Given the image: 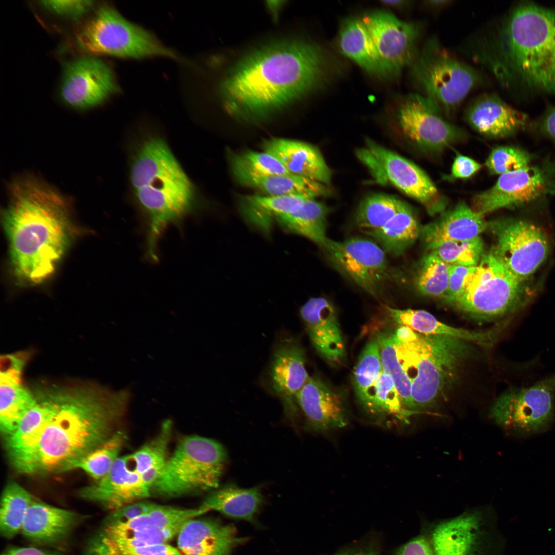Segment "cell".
Returning a JSON list of instances; mask_svg holds the SVG:
<instances>
[{
    "mask_svg": "<svg viewBox=\"0 0 555 555\" xmlns=\"http://www.w3.org/2000/svg\"><path fill=\"white\" fill-rule=\"evenodd\" d=\"M128 396L87 384L40 392L15 432L5 438L11 465L31 475L70 470L118 430Z\"/></svg>",
    "mask_w": 555,
    "mask_h": 555,
    "instance_id": "6da1fadb",
    "label": "cell"
},
{
    "mask_svg": "<svg viewBox=\"0 0 555 555\" xmlns=\"http://www.w3.org/2000/svg\"><path fill=\"white\" fill-rule=\"evenodd\" d=\"M3 214L12 274L20 284H42L54 273L72 239L70 205L52 187L27 176L9 186Z\"/></svg>",
    "mask_w": 555,
    "mask_h": 555,
    "instance_id": "7a4b0ae2",
    "label": "cell"
},
{
    "mask_svg": "<svg viewBox=\"0 0 555 555\" xmlns=\"http://www.w3.org/2000/svg\"><path fill=\"white\" fill-rule=\"evenodd\" d=\"M324 62L321 50L308 42L271 45L240 60L221 82L220 94L231 114L263 117L312 90Z\"/></svg>",
    "mask_w": 555,
    "mask_h": 555,
    "instance_id": "3957f363",
    "label": "cell"
},
{
    "mask_svg": "<svg viewBox=\"0 0 555 555\" xmlns=\"http://www.w3.org/2000/svg\"><path fill=\"white\" fill-rule=\"evenodd\" d=\"M489 63L504 84L555 95V8L516 5L503 21Z\"/></svg>",
    "mask_w": 555,
    "mask_h": 555,
    "instance_id": "277c9868",
    "label": "cell"
},
{
    "mask_svg": "<svg viewBox=\"0 0 555 555\" xmlns=\"http://www.w3.org/2000/svg\"><path fill=\"white\" fill-rule=\"evenodd\" d=\"M135 194L147 220V250L155 252L168 226L180 223L192 209V184L163 140L142 145L131 171Z\"/></svg>",
    "mask_w": 555,
    "mask_h": 555,
    "instance_id": "5b68a950",
    "label": "cell"
},
{
    "mask_svg": "<svg viewBox=\"0 0 555 555\" xmlns=\"http://www.w3.org/2000/svg\"><path fill=\"white\" fill-rule=\"evenodd\" d=\"M393 341L397 356L411 384L415 410L431 406L452 382L469 353L470 342L417 332L412 340Z\"/></svg>",
    "mask_w": 555,
    "mask_h": 555,
    "instance_id": "8992f818",
    "label": "cell"
},
{
    "mask_svg": "<svg viewBox=\"0 0 555 555\" xmlns=\"http://www.w3.org/2000/svg\"><path fill=\"white\" fill-rule=\"evenodd\" d=\"M227 461L226 449L217 441L185 436L166 460L152 492L176 497L212 491L219 487Z\"/></svg>",
    "mask_w": 555,
    "mask_h": 555,
    "instance_id": "52a82bcc",
    "label": "cell"
},
{
    "mask_svg": "<svg viewBox=\"0 0 555 555\" xmlns=\"http://www.w3.org/2000/svg\"><path fill=\"white\" fill-rule=\"evenodd\" d=\"M532 292L528 281L513 274L491 249L484 253L464 292L453 305L472 318L497 319L523 308Z\"/></svg>",
    "mask_w": 555,
    "mask_h": 555,
    "instance_id": "ba28073f",
    "label": "cell"
},
{
    "mask_svg": "<svg viewBox=\"0 0 555 555\" xmlns=\"http://www.w3.org/2000/svg\"><path fill=\"white\" fill-rule=\"evenodd\" d=\"M78 46L88 53L120 58H176L152 33L123 17L115 9L101 7L76 35Z\"/></svg>",
    "mask_w": 555,
    "mask_h": 555,
    "instance_id": "9c48e42d",
    "label": "cell"
},
{
    "mask_svg": "<svg viewBox=\"0 0 555 555\" xmlns=\"http://www.w3.org/2000/svg\"><path fill=\"white\" fill-rule=\"evenodd\" d=\"M413 72L423 96L439 110L446 112L457 107L481 82L476 70L454 57L433 39L423 46Z\"/></svg>",
    "mask_w": 555,
    "mask_h": 555,
    "instance_id": "30bf717a",
    "label": "cell"
},
{
    "mask_svg": "<svg viewBox=\"0 0 555 555\" xmlns=\"http://www.w3.org/2000/svg\"><path fill=\"white\" fill-rule=\"evenodd\" d=\"M356 155L377 183L395 187L423 205L431 214L444 209V197L428 175L412 162L369 139L357 150Z\"/></svg>",
    "mask_w": 555,
    "mask_h": 555,
    "instance_id": "8fae6325",
    "label": "cell"
},
{
    "mask_svg": "<svg viewBox=\"0 0 555 555\" xmlns=\"http://www.w3.org/2000/svg\"><path fill=\"white\" fill-rule=\"evenodd\" d=\"M555 195V157L501 175L490 189L477 194L472 208L485 214L523 207Z\"/></svg>",
    "mask_w": 555,
    "mask_h": 555,
    "instance_id": "7c38bea8",
    "label": "cell"
},
{
    "mask_svg": "<svg viewBox=\"0 0 555 555\" xmlns=\"http://www.w3.org/2000/svg\"><path fill=\"white\" fill-rule=\"evenodd\" d=\"M488 227L495 238L492 248L495 255L515 276L529 281L548 257L545 232L534 223L517 218L496 219Z\"/></svg>",
    "mask_w": 555,
    "mask_h": 555,
    "instance_id": "4fadbf2b",
    "label": "cell"
},
{
    "mask_svg": "<svg viewBox=\"0 0 555 555\" xmlns=\"http://www.w3.org/2000/svg\"><path fill=\"white\" fill-rule=\"evenodd\" d=\"M496 422L527 435L542 432L555 416V375L527 387H513L496 400L492 410Z\"/></svg>",
    "mask_w": 555,
    "mask_h": 555,
    "instance_id": "5bb4252c",
    "label": "cell"
},
{
    "mask_svg": "<svg viewBox=\"0 0 555 555\" xmlns=\"http://www.w3.org/2000/svg\"><path fill=\"white\" fill-rule=\"evenodd\" d=\"M322 248L338 271L374 297H378L391 281L385 252L372 240L352 237L339 242L328 238Z\"/></svg>",
    "mask_w": 555,
    "mask_h": 555,
    "instance_id": "9a60e30c",
    "label": "cell"
},
{
    "mask_svg": "<svg viewBox=\"0 0 555 555\" xmlns=\"http://www.w3.org/2000/svg\"><path fill=\"white\" fill-rule=\"evenodd\" d=\"M374 42L384 76H396L415 59L419 28L384 11L361 18Z\"/></svg>",
    "mask_w": 555,
    "mask_h": 555,
    "instance_id": "2e32d148",
    "label": "cell"
},
{
    "mask_svg": "<svg viewBox=\"0 0 555 555\" xmlns=\"http://www.w3.org/2000/svg\"><path fill=\"white\" fill-rule=\"evenodd\" d=\"M423 96L412 94L401 104L398 120L404 135L423 151L440 152L461 140L459 129L444 120Z\"/></svg>",
    "mask_w": 555,
    "mask_h": 555,
    "instance_id": "e0dca14e",
    "label": "cell"
},
{
    "mask_svg": "<svg viewBox=\"0 0 555 555\" xmlns=\"http://www.w3.org/2000/svg\"><path fill=\"white\" fill-rule=\"evenodd\" d=\"M117 88L109 66L95 57H84L65 65L60 95L68 105L86 109L103 102Z\"/></svg>",
    "mask_w": 555,
    "mask_h": 555,
    "instance_id": "ac0fdd59",
    "label": "cell"
},
{
    "mask_svg": "<svg viewBox=\"0 0 555 555\" xmlns=\"http://www.w3.org/2000/svg\"><path fill=\"white\" fill-rule=\"evenodd\" d=\"M86 500L111 511L148 497L152 488L142 475L128 466L125 456L119 457L106 475L79 492Z\"/></svg>",
    "mask_w": 555,
    "mask_h": 555,
    "instance_id": "d6986e66",
    "label": "cell"
},
{
    "mask_svg": "<svg viewBox=\"0 0 555 555\" xmlns=\"http://www.w3.org/2000/svg\"><path fill=\"white\" fill-rule=\"evenodd\" d=\"M482 514L472 511L437 524L428 538L435 555H485L489 535Z\"/></svg>",
    "mask_w": 555,
    "mask_h": 555,
    "instance_id": "ffe728a7",
    "label": "cell"
},
{
    "mask_svg": "<svg viewBox=\"0 0 555 555\" xmlns=\"http://www.w3.org/2000/svg\"><path fill=\"white\" fill-rule=\"evenodd\" d=\"M300 314L317 353L329 364H341L345 347L333 304L324 298H312L301 307Z\"/></svg>",
    "mask_w": 555,
    "mask_h": 555,
    "instance_id": "44dd1931",
    "label": "cell"
},
{
    "mask_svg": "<svg viewBox=\"0 0 555 555\" xmlns=\"http://www.w3.org/2000/svg\"><path fill=\"white\" fill-rule=\"evenodd\" d=\"M247 539L238 536L234 526L213 519H193L177 534L181 555H230Z\"/></svg>",
    "mask_w": 555,
    "mask_h": 555,
    "instance_id": "7402d4cb",
    "label": "cell"
},
{
    "mask_svg": "<svg viewBox=\"0 0 555 555\" xmlns=\"http://www.w3.org/2000/svg\"><path fill=\"white\" fill-rule=\"evenodd\" d=\"M307 428L326 432L345 427L348 419L339 395L316 377L309 376L295 396Z\"/></svg>",
    "mask_w": 555,
    "mask_h": 555,
    "instance_id": "603a6c76",
    "label": "cell"
},
{
    "mask_svg": "<svg viewBox=\"0 0 555 555\" xmlns=\"http://www.w3.org/2000/svg\"><path fill=\"white\" fill-rule=\"evenodd\" d=\"M469 124L492 138H505L526 128L528 116L511 107L497 95L488 94L475 99L466 112Z\"/></svg>",
    "mask_w": 555,
    "mask_h": 555,
    "instance_id": "cb8c5ba5",
    "label": "cell"
},
{
    "mask_svg": "<svg viewBox=\"0 0 555 555\" xmlns=\"http://www.w3.org/2000/svg\"><path fill=\"white\" fill-rule=\"evenodd\" d=\"M269 375L272 388L287 413L297 412L295 396L309 376L305 368L304 351L296 341L286 339L276 347Z\"/></svg>",
    "mask_w": 555,
    "mask_h": 555,
    "instance_id": "d4e9b609",
    "label": "cell"
},
{
    "mask_svg": "<svg viewBox=\"0 0 555 555\" xmlns=\"http://www.w3.org/2000/svg\"><path fill=\"white\" fill-rule=\"evenodd\" d=\"M85 519L72 511L33 499L27 510L21 532L34 543L55 545L65 540Z\"/></svg>",
    "mask_w": 555,
    "mask_h": 555,
    "instance_id": "484cf974",
    "label": "cell"
},
{
    "mask_svg": "<svg viewBox=\"0 0 555 555\" xmlns=\"http://www.w3.org/2000/svg\"><path fill=\"white\" fill-rule=\"evenodd\" d=\"M264 152L275 158L291 174L307 177L324 184L330 182L331 173L319 150L307 143L273 138L263 144Z\"/></svg>",
    "mask_w": 555,
    "mask_h": 555,
    "instance_id": "4316f807",
    "label": "cell"
},
{
    "mask_svg": "<svg viewBox=\"0 0 555 555\" xmlns=\"http://www.w3.org/2000/svg\"><path fill=\"white\" fill-rule=\"evenodd\" d=\"M385 308L396 323L407 326L419 334L447 336L484 346L492 345L507 325L506 323L491 330H473L445 324L425 310L399 309L388 306Z\"/></svg>",
    "mask_w": 555,
    "mask_h": 555,
    "instance_id": "83f0119b",
    "label": "cell"
},
{
    "mask_svg": "<svg viewBox=\"0 0 555 555\" xmlns=\"http://www.w3.org/2000/svg\"><path fill=\"white\" fill-rule=\"evenodd\" d=\"M488 227L484 216L464 202L445 212L421 230L427 248L447 240L468 239L479 236Z\"/></svg>",
    "mask_w": 555,
    "mask_h": 555,
    "instance_id": "f1b7e54d",
    "label": "cell"
},
{
    "mask_svg": "<svg viewBox=\"0 0 555 555\" xmlns=\"http://www.w3.org/2000/svg\"><path fill=\"white\" fill-rule=\"evenodd\" d=\"M263 502L258 487L243 488L229 483L211 491L201 505L208 511L215 510L231 518L253 522Z\"/></svg>",
    "mask_w": 555,
    "mask_h": 555,
    "instance_id": "f546056e",
    "label": "cell"
},
{
    "mask_svg": "<svg viewBox=\"0 0 555 555\" xmlns=\"http://www.w3.org/2000/svg\"><path fill=\"white\" fill-rule=\"evenodd\" d=\"M341 52L370 73L384 77L374 42L361 18H350L339 34Z\"/></svg>",
    "mask_w": 555,
    "mask_h": 555,
    "instance_id": "4dcf8cb0",
    "label": "cell"
},
{
    "mask_svg": "<svg viewBox=\"0 0 555 555\" xmlns=\"http://www.w3.org/2000/svg\"><path fill=\"white\" fill-rule=\"evenodd\" d=\"M235 177L242 185L258 190L267 196L300 195L314 199L331 194L327 185L293 174L269 176L238 175Z\"/></svg>",
    "mask_w": 555,
    "mask_h": 555,
    "instance_id": "1f68e13d",
    "label": "cell"
},
{
    "mask_svg": "<svg viewBox=\"0 0 555 555\" xmlns=\"http://www.w3.org/2000/svg\"><path fill=\"white\" fill-rule=\"evenodd\" d=\"M307 199L300 195H247L242 198L239 207L248 223L268 234L274 220L297 209Z\"/></svg>",
    "mask_w": 555,
    "mask_h": 555,
    "instance_id": "d6a6232c",
    "label": "cell"
},
{
    "mask_svg": "<svg viewBox=\"0 0 555 555\" xmlns=\"http://www.w3.org/2000/svg\"><path fill=\"white\" fill-rule=\"evenodd\" d=\"M328 211L323 203L308 198L299 208L276 220L285 231L303 236L322 248L328 239L326 233Z\"/></svg>",
    "mask_w": 555,
    "mask_h": 555,
    "instance_id": "836d02e7",
    "label": "cell"
},
{
    "mask_svg": "<svg viewBox=\"0 0 555 555\" xmlns=\"http://www.w3.org/2000/svg\"><path fill=\"white\" fill-rule=\"evenodd\" d=\"M0 376V429L6 438L15 432L36 399L22 385L21 377Z\"/></svg>",
    "mask_w": 555,
    "mask_h": 555,
    "instance_id": "e575fe53",
    "label": "cell"
},
{
    "mask_svg": "<svg viewBox=\"0 0 555 555\" xmlns=\"http://www.w3.org/2000/svg\"><path fill=\"white\" fill-rule=\"evenodd\" d=\"M420 233L417 219L405 204L382 227L365 233L374 238L385 253L396 256L403 253Z\"/></svg>",
    "mask_w": 555,
    "mask_h": 555,
    "instance_id": "d590c367",
    "label": "cell"
},
{
    "mask_svg": "<svg viewBox=\"0 0 555 555\" xmlns=\"http://www.w3.org/2000/svg\"><path fill=\"white\" fill-rule=\"evenodd\" d=\"M172 425L170 420L164 421L156 436L133 453L126 455L128 467L146 476L154 484L168 459Z\"/></svg>",
    "mask_w": 555,
    "mask_h": 555,
    "instance_id": "8d00e7d4",
    "label": "cell"
},
{
    "mask_svg": "<svg viewBox=\"0 0 555 555\" xmlns=\"http://www.w3.org/2000/svg\"><path fill=\"white\" fill-rule=\"evenodd\" d=\"M33 500L31 494L15 482H10L3 490L1 501L0 531L11 539L21 531L27 510Z\"/></svg>",
    "mask_w": 555,
    "mask_h": 555,
    "instance_id": "74e56055",
    "label": "cell"
},
{
    "mask_svg": "<svg viewBox=\"0 0 555 555\" xmlns=\"http://www.w3.org/2000/svg\"><path fill=\"white\" fill-rule=\"evenodd\" d=\"M405 203L394 196L374 194L364 198L355 214L357 226L364 233L382 227Z\"/></svg>",
    "mask_w": 555,
    "mask_h": 555,
    "instance_id": "f35d334b",
    "label": "cell"
},
{
    "mask_svg": "<svg viewBox=\"0 0 555 555\" xmlns=\"http://www.w3.org/2000/svg\"><path fill=\"white\" fill-rule=\"evenodd\" d=\"M376 336L379 344L383 369L393 379L405 409L412 415L417 414L412 398L411 382L397 356L393 333L389 330L381 331Z\"/></svg>",
    "mask_w": 555,
    "mask_h": 555,
    "instance_id": "ab89813d",
    "label": "cell"
},
{
    "mask_svg": "<svg viewBox=\"0 0 555 555\" xmlns=\"http://www.w3.org/2000/svg\"><path fill=\"white\" fill-rule=\"evenodd\" d=\"M126 440L125 433L118 430L103 445L74 463L71 470L81 469L95 481L101 479L119 457Z\"/></svg>",
    "mask_w": 555,
    "mask_h": 555,
    "instance_id": "60d3db41",
    "label": "cell"
},
{
    "mask_svg": "<svg viewBox=\"0 0 555 555\" xmlns=\"http://www.w3.org/2000/svg\"><path fill=\"white\" fill-rule=\"evenodd\" d=\"M484 242L480 236L473 238L447 240L428 250L449 265L476 266L484 254Z\"/></svg>",
    "mask_w": 555,
    "mask_h": 555,
    "instance_id": "b9f144b4",
    "label": "cell"
},
{
    "mask_svg": "<svg viewBox=\"0 0 555 555\" xmlns=\"http://www.w3.org/2000/svg\"><path fill=\"white\" fill-rule=\"evenodd\" d=\"M382 367L379 344L375 336L363 349L353 373L354 388L361 404L366 400Z\"/></svg>",
    "mask_w": 555,
    "mask_h": 555,
    "instance_id": "7bdbcfd3",
    "label": "cell"
},
{
    "mask_svg": "<svg viewBox=\"0 0 555 555\" xmlns=\"http://www.w3.org/2000/svg\"><path fill=\"white\" fill-rule=\"evenodd\" d=\"M416 285L423 295L444 298L448 287L449 265L429 252L422 259Z\"/></svg>",
    "mask_w": 555,
    "mask_h": 555,
    "instance_id": "ee69618b",
    "label": "cell"
},
{
    "mask_svg": "<svg viewBox=\"0 0 555 555\" xmlns=\"http://www.w3.org/2000/svg\"><path fill=\"white\" fill-rule=\"evenodd\" d=\"M232 169L234 176H269L290 174L274 157L265 152L248 151L233 157Z\"/></svg>",
    "mask_w": 555,
    "mask_h": 555,
    "instance_id": "f6af8a7d",
    "label": "cell"
},
{
    "mask_svg": "<svg viewBox=\"0 0 555 555\" xmlns=\"http://www.w3.org/2000/svg\"><path fill=\"white\" fill-rule=\"evenodd\" d=\"M533 158V155L519 146H498L491 151L485 165L491 174L501 175L529 166Z\"/></svg>",
    "mask_w": 555,
    "mask_h": 555,
    "instance_id": "bcb514c9",
    "label": "cell"
},
{
    "mask_svg": "<svg viewBox=\"0 0 555 555\" xmlns=\"http://www.w3.org/2000/svg\"><path fill=\"white\" fill-rule=\"evenodd\" d=\"M476 267L449 265L448 287L443 298L453 304L464 292Z\"/></svg>",
    "mask_w": 555,
    "mask_h": 555,
    "instance_id": "7dc6e473",
    "label": "cell"
},
{
    "mask_svg": "<svg viewBox=\"0 0 555 555\" xmlns=\"http://www.w3.org/2000/svg\"><path fill=\"white\" fill-rule=\"evenodd\" d=\"M39 4L54 14L72 19L83 16L95 5L91 1H43Z\"/></svg>",
    "mask_w": 555,
    "mask_h": 555,
    "instance_id": "c3c4849f",
    "label": "cell"
},
{
    "mask_svg": "<svg viewBox=\"0 0 555 555\" xmlns=\"http://www.w3.org/2000/svg\"><path fill=\"white\" fill-rule=\"evenodd\" d=\"M156 504L147 501H137L111 511L104 522L123 523L145 514Z\"/></svg>",
    "mask_w": 555,
    "mask_h": 555,
    "instance_id": "681fc988",
    "label": "cell"
},
{
    "mask_svg": "<svg viewBox=\"0 0 555 555\" xmlns=\"http://www.w3.org/2000/svg\"><path fill=\"white\" fill-rule=\"evenodd\" d=\"M112 545L119 552L128 555H181L178 549L166 543L124 548Z\"/></svg>",
    "mask_w": 555,
    "mask_h": 555,
    "instance_id": "f907efd6",
    "label": "cell"
},
{
    "mask_svg": "<svg viewBox=\"0 0 555 555\" xmlns=\"http://www.w3.org/2000/svg\"><path fill=\"white\" fill-rule=\"evenodd\" d=\"M481 168L482 165L475 160L458 154L453 162L450 177L454 179L468 178L476 173Z\"/></svg>",
    "mask_w": 555,
    "mask_h": 555,
    "instance_id": "816d5d0a",
    "label": "cell"
},
{
    "mask_svg": "<svg viewBox=\"0 0 555 555\" xmlns=\"http://www.w3.org/2000/svg\"><path fill=\"white\" fill-rule=\"evenodd\" d=\"M29 358V354L20 352L5 355L1 357V373L20 376Z\"/></svg>",
    "mask_w": 555,
    "mask_h": 555,
    "instance_id": "f5cc1de1",
    "label": "cell"
},
{
    "mask_svg": "<svg viewBox=\"0 0 555 555\" xmlns=\"http://www.w3.org/2000/svg\"><path fill=\"white\" fill-rule=\"evenodd\" d=\"M396 555H435L428 539L418 536L401 546Z\"/></svg>",
    "mask_w": 555,
    "mask_h": 555,
    "instance_id": "db71d44e",
    "label": "cell"
},
{
    "mask_svg": "<svg viewBox=\"0 0 555 555\" xmlns=\"http://www.w3.org/2000/svg\"><path fill=\"white\" fill-rule=\"evenodd\" d=\"M533 127L541 135L555 142V106L550 107Z\"/></svg>",
    "mask_w": 555,
    "mask_h": 555,
    "instance_id": "11a10c76",
    "label": "cell"
},
{
    "mask_svg": "<svg viewBox=\"0 0 555 555\" xmlns=\"http://www.w3.org/2000/svg\"><path fill=\"white\" fill-rule=\"evenodd\" d=\"M85 555H114L107 538L101 530L87 543Z\"/></svg>",
    "mask_w": 555,
    "mask_h": 555,
    "instance_id": "9f6ffc18",
    "label": "cell"
},
{
    "mask_svg": "<svg viewBox=\"0 0 555 555\" xmlns=\"http://www.w3.org/2000/svg\"><path fill=\"white\" fill-rule=\"evenodd\" d=\"M2 555H59L57 553L46 551L35 547H20L8 549Z\"/></svg>",
    "mask_w": 555,
    "mask_h": 555,
    "instance_id": "6f0895ef",
    "label": "cell"
},
{
    "mask_svg": "<svg viewBox=\"0 0 555 555\" xmlns=\"http://www.w3.org/2000/svg\"><path fill=\"white\" fill-rule=\"evenodd\" d=\"M337 555H376L372 550H362L341 553Z\"/></svg>",
    "mask_w": 555,
    "mask_h": 555,
    "instance_id": "680465c9",
    "label": "cell"
},
{
    "mask_svg": "<svg viewBox=\"0 0 555 555\" xmlns=\"http://www.w3.org/2000/svg\"><path fill=\"white\" fill-rule=\"evenodd\" d=\"M450 1L446 0H432L427 1V5L433 7H440L443 6L450 2Z\"/></svg>",
    "mask_w": 555,
    "mask_h": 555,
    "instance_id": "91938a15",
    "label": "cell"
},
{
    "mask_svg": "<svg viewBox=\"0 0 555 555\" xmlns=\"http://www.w3.org/2000/svg\"><path fill=\"white\" fill-rule=\"evenodd\" d=\"M382 2L385 5L394 7L403 6L406 5V4L408 3V1L401 0L384 1Z\"/></svg>",
    "mask_w": 555,
    "mask_h": 555,
    "instance_id": "94428289",
    "label": "cell"
},
{
    "mask_svg": "<svg viewBox=\"0 0 555 555\" xmlns=\"http://www.w3.org/2000/svg\"><path fill=\"white\" fill-rule=\"evenodd\" d=\"M111 545H112V548H113V551H114V555H128V554H125V553H121V552H119V551H118L117 550H116V549H115V548H114V547H113V545H112V544H111Z\"/></svg>",
    "mask_w": 555,
    "mask_h": 555,
    "instance_id": "6125c7cd",
    "label": "cell"
}]
</instances>
